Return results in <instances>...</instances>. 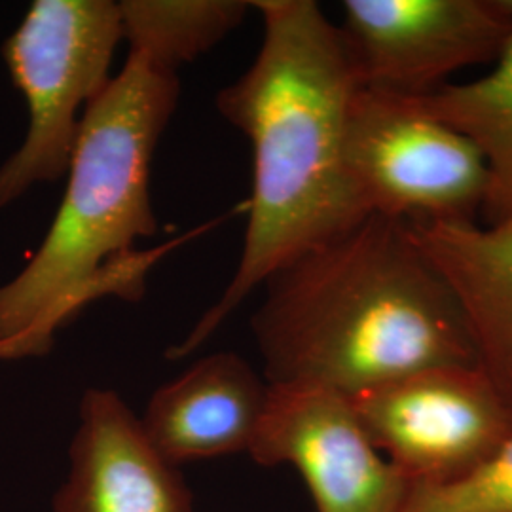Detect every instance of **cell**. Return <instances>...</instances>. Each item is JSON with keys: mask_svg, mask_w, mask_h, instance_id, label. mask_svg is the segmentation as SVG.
I'll return each instance as SVG.
<instances>
[{"mask_svg": "<svg viewBox=\"0 0 512 512\" xmlns=\"http://www.w3.org/2000/svg\"><path fill=\"white\" fill-rule=\"evenodd\" d=\"M122 40L118 0H35L4 40L2 59L29 126L0 164V209L67 175L82 120L114 78Z\"/></svg>", "mask_w": 512, "mask_h": 512, "instance_id": "cell-4", "label": "cell"}, {"mask_svg": "<svg viewBox=\"0 0 512 512\" xmlns=\"http://www.w3.org/2000/svg\"><path fill=\"white\" fill-rule=\"evenodd\" d=\"M349 401L408 488L458 482L512 435V406L478 365L431 366Z\"/></svg>", "mask_w": 512, "mask_h": 512, "instance_id": "cell-6", "label": "cell"}, {"mask_svg": "<svg viewBox=\"0 0 512 512\" xmlns=\"http://www.w3.org/2000/svg\"><path fill=\"white\" fill-rule=\"evenodd\" d=\"M264 380L353 397L431 366L478 365L471 332L410 226L368 215L260 287Z\"/></svg>", "mask_w": 512, "mask_h": 512, "instance_id": "cell-2", "label": "cell"}, {"mask_svg": "<svg viewBox=\"0 0 512 512\" xmlns=\"http://www.w3.org/2000/svg\"><path fill=\"white\" fill-rule=\"evenodd\" d=\"M249 456L291 465L317 512H397L408 484L374 446L349 397L317 385L268 384Z\"/></svg>", "mask_w": 512, "mask_h": 512, "instance_id": "cell-8", "label": "cell"}, {"mask_svg": "<svg viewBox=\"0 0 512 512\" xmlns=\"http://www.w3.org/2000/svg\"><path fill=\"white\" fill-rule=\"evenodd\" d=\"M179 95V73L128 54L88 109L54 220L0 285V361L46 357L59 330L101 298L145 296L160 253H139L137 241L158 232L150 173Z\"/></svg>", "mask_w": 512, "mask_h": 512, "instance_id": "cell-3", "label": "cell"}, {"mask_svg": "<svg viewBox=\"0 0 512 512\" xmlns=\"http://www.w3.org/2000/svg\"><path fill=\"white\" fill-rule=\"evenodd\" d=\"M268 382L234 351H217L158 387L139 416L148 440L173 465L249 452Z\"/></svg>", "mask_w": 512, "mask_h": 512, "instance_id": "cell-10", "label": "cell"}, {"mask_svg": "<svg viewBox=\"0 0 512 512\" xmlns=\"http://www.w3.org/2000/svg\"><path fill=\"white\" fill-rule=\"evenodd\" d=\"M249 0H120L129 54L179 73L236 31Z\"/></svg>", "mask_w": 512, "mask_h": 512, "instance_id": "cell-13", "label": "cell"}, {"mask_svg": "<svg viewBox=\"0 0 512 512\" xmlns=\"http://www.w3.org/2000/svg\"><path fill=\"white\" fill-rule=\"evenodd\" d=\"M346 167L366 215L416 224L480 222L490 169L480 148L399 93L361 86L348 116Z\"/></svg>", "mask_w": 512, "mask_h": 512, "instance_id": "cell-5", "label": "cell"}, {"mask_svg": "<svg viewBox=\"0 0 512 512\" xmlns=\"http://www.w3.org/2000/svg\"><path fill=\"white\" fill-rule=\"evenodd\" d=\"M467 321L476 363L512 406V213L492 224L410 226Z\"/></svg>", "mask_w": 512, "mask_h": 512, "instance_id": "cell-11", "label": "cell"}, {"mask_svg": "<svg viewBox=\"0 0 512 512\" xmlns=\"http://www.w3.org/2000/svg\"><path fill=\"white\" fill-rule=\"evenodd\" d=\"M397 512H512V435L458 482L408 488Z\"/></svg>", "mask_w": 512, "mask_h": 512, "instance_id": "cell-14", "label": "cell"}, {"mask_svg": "<svg viewBox=\"0 0 512 512\" xmlns=\"http://www.w3.org/2000/svg\"><path fill=\"white\" fill-rule=\"evenodd\" d=\"M52 512H194V497L120 393L92 387L80 401L69 473Z\"/></svg>", "mask_w": 512, "mask_h": 512, "instance_id": "cell-9", "label": "cell"}, {"mask_svg": "<svg viewBox=\"0 0 512 512\" xmlns=\"http://www.w3.org/2000/svg\"><path fill=\"white\" fill-rule=\"evenodd\" d=\"M412 99L467 135L486 158L490 188L480 222L492 224L512 213V37L484 76Z\"/></svg>", "mask_w": 512, "mask_h": 512, "instance_id": "cell-12", "label": "cell"}, {"mask_svg": "<svg viewBox=\"0 0 512 512\" xmlns=\"http://www.w3.org/2000/svg\"><path fill=\"white\" fill-rule=\"evenodd\" d=\"M342 12L361 84L410 97L494 63L512 37V0H346Z\"/></svg>", "mask_w": 512, "mask_h": 512, "instance_id": "cell-7", "label": "cell"}, {"mask_svg": "<svg viewBox=\"0 0 512 512\" xmlns=\"http://www.w3.org/2000/svg\"><path fill=\"white\" fill-rule=\"evenodd\" d=\"M262 42L220 90V116L253 148V194L236 274L181 344L211 338L268 277L368 217L349 183L346 131L363 86L348 44L315 0H253Z\"/></svg>", "mask_w": 512, "mask_h": 512, "instance_id": "cell-1", "label": "cell"}]
</instances>
